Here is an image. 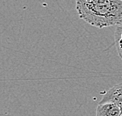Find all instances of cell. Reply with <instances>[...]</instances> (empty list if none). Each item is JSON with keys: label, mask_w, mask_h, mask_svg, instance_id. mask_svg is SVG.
Instances as JSON below:
<instances>
[{"label": "cell", "mask_w": 122, "mask_h": 116, "mask_svg": "<svg viewBox=\"0 0 122 116\" xmlns=\"http://www.w3.org/2000/svg\"><path fill=\"white\" fill-rule=\"evenodd\" d=\"M79 17L92 26L104 27L122 24V0H75Z\"/></svg>", "instance_id": "cell-1"}, {"label": "cell", "mask_w": 122, "mask_h": 116, "mask_svg": "<svg viewBox=\"0 0 122 116\" xmlns=\"http://www.w3.org/2000/svg\"><path fill=\"white\" fill-rule=\"evenodd\" d=\"M102 98L99 104L113 103L120 107L122 113V83L117 84L102 93Z\"/></svg>", "instance_id": "cell-2"}, {"label": "cell", "mask_w": 122, "mask_h": 116, "mask_svg": "<svg viewBox=\"0 0 122 116\" xmlns=\"http://www.w3.org/2000/svg\"><path fill=\"white\" fill-rule=\"evenodd\" d=\"M121 111L113 103L99 104L96 107V116H121Z\"/></svg>", "instance_id": "cell-3"}, {"label": "cell", "mask_w": 122, "mask_h": 116, "mask_svg": "<svg viewBox=\"0 0 122 116\" xmlns=\"http://www.w3.org/2000/svg\"><path fill=\"white\" fill-rule=\"evenodd\" d=\"M114 42L118 56L122 60V24L117 26L115 29Z\"/></svg>", "instance_id": "cell-4"}, {"label": "cell", "mask_w": 122, "mask_h": 116, "mask_svg": "<svg viewBox=\"0 0 122 116\" xmlns=\"http://www.w3.org/2000/svg\"><path fill=\"white\" fill-rule=\"evenodd\" d=\"M121 116H122V115H121Z\"/></svg>", "instance_id": "cell-5"}]
</instances>
